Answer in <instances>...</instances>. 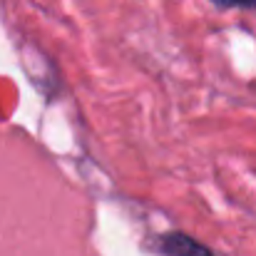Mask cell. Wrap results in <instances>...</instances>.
<instances>
[{"label": "cell", "instance_id": "cell-1", "mask_svg": "<svg viewBox=\"0 0 256 256\" xmlns=\"http://www.w3.org/2000/svg\"><path fill=\"white\" fill-rule=\"evenodd\" d=\"M162 246L170 256H216L209 246L199 244L196 239L186 236V234H167L162 239Z\"/></svg>", "mask_w": 256, "mask_h": 256}, {"label": "cell", "instance_id": "cell-2", "mask_svg": "<svg viewBox=\"0 0 256 256\" xmlns=\"http://www.w3.org/2000/svg\"><path fill=\"white\" fill-rule=\"evenodd\" d=\"M219 8H256V0H212Z\"/></svg>", "mask_w": 256, "mask_h": 256}]
</instances>
